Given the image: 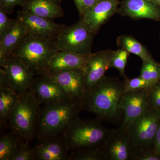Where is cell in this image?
Masks as SVG:
<instances>
[{"instance_id": "3", "label": "cell", "mask_w": 160, "mask_h": 160, "mask_svg": "<svg viewBox=\"0 0 160 160\" xmlns=\"http://www.w3.org/2000/svg\"><path fill=\"white\" fill-rule=\"evenodd\" d=\"M41 104L30 90L19 95L8 119L12 132L22 139L30 142L36 136Z\"/></svg>"}, {"instance_id": "33", "label": "cell", "mask_w": 160, "mask_h": 160, "mask_svg": "<svg viewBox=\"0 0 160 160\" xmlns=\"http://www.w3.org/2000/svg\"><path fill=\"white\" fill-rule=\"evenodd\" d=\"M79 13L82 17L86 10L93 6L98 0H73Z\"/></svg>"}, {"instance_id": "26", "label": "cell", "mask_w": 160, "mask_h": 160, "mask_svg": "<svg viewBox=\"0 0 160 160\" xmlns=\"http://www.w3.org/2000/svg\"><path fill=\"white\" fill-rule=\"evenodd\" d=\"M129 53L125 49H120L113 51L110 60V68H114L125 79L127 78L125 73V69Z\"/></svg>"}, {"instance_id": "30", "label": "cell", "mask_w": 160, "mask_h": 160, "mask_svg": "<svg viewBox=\"0 0 160 160\" xmlns=\"http://www.w3.org/2000/svg\"><path fill=\"white\" fill-rule=\"evenodd\" d=\"M149 105L160 112V81L148 90Z\"/></svg>"}, {"instance_id": "34", "label": "cell", "mask_w": 160, "mask_h": 160, "mask_svg": "<svg viewBox=\"0 0 160 160\" xmlns=\"http://www.w3.org/2000/svg\"><path fill=\"white\" fill-rule=\"evenodd\" d=\"M154 149L155 153L160 157V124L155 138Z\"/></svg>"}, {"instance_id": "25", "label": "cell", "mask_w": 160, "mask_h": 160, "mask_svg": "<svg viewBox=\"0 0 160 160\" xmlns=\"http://www.w3.org/2000/svg\"><path fill=\"white\" fill-rule=\"evenodd\" d=\"M68 160H106L102 147L72 151Z\"/></svg>"}, {"instance_id": "18", "label": "cell", "mask_w": 160, "mask_h": 160, "mask_svg": "<svg viewBox=\"0 0 160 160\" xmlns=\"http://www.w3.org/2000/svg\"><path fill=\"white\" fill-rule=\"evenodd\" d=\"M90 54L83 55L72 52L57 51L47 63L43 74L68 69L83 70Z\"/></svg>"}, {"instance_id": "32", "label": "cell", "mask_w": 160, "mask_h": 160, "mask_svg": "<svg viewBox=\"0 0 160 160\" xmlns=\"http://www.w3.org/2000/svg\"><path fill=\"white\" fill-rule=\"evenodd\" d=\"M24 0H0V8L7 14H10L13 12L16 6L22 4Z\"/></svg>"}, {"instance_id": "23", "label": "cell", "mask_w": 160, "mask_h": 160, "mask_svg": "<svg viewBox=\"0 0 160 160\" xmlns=\"http://www.w3.org/2000/svg\"><path fill=\"white\" fill-rule=\"evenodd\" d=\"M24 140L13 132L4 135L0 139V160H10Z\"/></svg>"}, {"instance_id": "29", "label": "cell", "mask_w": 160, "mask_h": 160, "mask_svg": "<svg viewBox=\"0 0 160 160\" xmlns=\"http://www.w3.org/2000/svg\"><path fill=\"white\" fill-rule=\"evenodd\" d=\"M7 13L0 8V39L12 28L16 20L10 18Z\"/></svg>"}, {"instance_id": "17", "label": "cell", "mask_w": 160, "mask_h": 160, "mask_svg": "<svg viewBox=\"0 0 160 160\" xmlns=\"http://www.w3.org/2000/svg\"><path fill=\"white\" fill-rule=\"evenodd\" d=\"M34 149L35 160H68L69 151L62 134L39 141Z\"/></svg>"}, {"instance_id": "35", "label": "cell", "mask_w": 160, "mask_h": 160, "mask_svg": "<svg viewBox=\"0 0 160 160\" xmlns=\"http://www.w3.org/2000/svg\"><path fill=\"white\" fill-rule=\"evenodd\" d=\"M160 7V0H148Z\"/></svg>"}, {"instance_id": "6", "label": "cell", "mask_w": 160, "mask_h": 160, "mask_svg": "<svg viewBox=\"0 0 160 160\" xmlns=\"http://www.w3.org/2000/svg\"><path fill=\"white\" fill-rule=\"evenodd\" d=\"M95 35L81 18L74 25L66 26L58 35L54 44L58 51L89 54Z\"/></svg>"}, {"instance_id": "1", "label": "cell", "mask_w": 160, "mask_h": 160, "mask_svg": "<svg viewBox=\"0 0 160 160\" xmlns=\"http://www.w3.org/2000/svg\"><path fill=\"white\" fill-rule=\"evenodd\" d=\"M125 93L124 82L117 78L105 76L86 92L83 109L102 121L117 123L120 120L122 122V100Z\"/></svg>"}, {"instance_id": "7", "label": "cell", "mask_w": 160, "mask_h": 160, "mask_svg": "<svg viewBox=\"0 0 160 160\" xmlns=\"http://www.w3.org/2000/svg\"><path fill=\"white\" fill-rule=\"evenodd\" d=\"M160 124V112L151 107L132 123L126 132L135 151L154 149L155 138Z\"/></svg>"}, {"instance_id": "10", "label": "cell", "mask_w": 160, "mask_h": 160, "mask_svg": "<svg viewBox=\"0 0 160 160\" xmlns=\"http://www.w3.org/2000/svg\"><path fill=\"white\" fill-rule=\"evenodd\" d=\"M148 90L126 92L122 100V120L119 129L127 131L130 125L150 108Z\"/></svg>"}, {"instance_id": "28", "label": "cell", "mask_w": 160, "mask_h": 160, "mask_svg": "<svg viewBox=\"0 0 160 160\" xmlns=\"http://www.w3.org/2000/svg\"><path fill=\"white\" fill-rule=\"evenodd\" d=\"M28 142L23 141L10 160H34V149L28 145Z\"/></svg>"}, {"instance_id": "8", "label": "cell", "mask_w": 160, "mask_h": 160, "mask_svg": "<svg viewBox=\"0 0 160 160\" xmlns=\"http://www.w3.org/2000/svg\"><path fill=\"white\" fill-rule=\"evenodd\" d=\"M0 66L13 90L20 94L29 90L35 74L22 60L9 54Z\"/></svg>"}, {"instance_id": "13", "label": "cell", "mask_w": 160, "mask_h": 160, "mask_svg": "<svg viewBox=\"0 0 160 160\" xmlns=\"http://www.w3.org/2000/svg\"><path fill=\"white\" fill-rule=\"evenodd\" d=\"M106 160H132L135 149L125 132L112 129L102 146Z\"/></svg>"}, {"instance_id": "27", "label": "cell", "mask_w": 160, "mask_h": 160, "mask_svg": "<svg viewBox=\"0 0 160 160\" xmlns=\"http://www.w3.org/2000/svg\"><path fill=\"white\" fill-rule=\"evenodd\" d=\"M124 82L125 93L143 89H149L153 86L140 76L131 79H126Z\"/></svg>"}, {"instance_id": "15", "label": "cell", "mask_w": 160, "mask_h": 160, "mask_svg": "<svg viewBox=\"0 0 160 160\" xmlns=\"http://www.w3.org/2000/svg\"><path fill=\"white\" fill-rule=\"evenodd\" d=\"M113 51L110 49L91 53L87 60L84 71L86 92L94 87L110 69V60Z\"/></svg>"}, {"instance_id": "14", "label": "cell", "mask_w": 160, "mask_h": 160, "mask_svg": "<svg viewBox=\"0 0 160 160\" xmlns=\"http://www.w3.org/2000/svg\"><path fill=\"white\" fill-rule=\"evenodd\" d=\"M120 0H98L81 17L92 32L97 34L101 27L118 13Z\"/></svg>"}, {"instance_id": "11", "label": "cell", "mask_w": 160, "mask_h": 160, "mask_svg": "<svg viewBox=\"0 0 160 160\" xmlns=\"http://www.w3.org/2000/svg\"><path fill=\"white\" fill-rule=\"evenodd\" d=\"M38 76L33 79L29 89L33 92L41 105L46 106L71 100L49 75Z\"/></svg>"}, {"instance_id": "19", "label": "cell", "mask_w": 160, "mask_h": 160, "mask_svg": "<svg viewBox=\"0 0 160 160\" xmlns=\"http://www.w3.org/2000/svg\"><path fill=\"white\" fill-rule=\"evenodd\" d=\"M60 4L58 0H24L21 7L28 13L53 20L64 15Z\"/></svg>"}, {"instance_id": "22", "label": "cell", "mask_w": 160, "mask_h": 160, "mask_svg": "<svg viewBox=\"0 0 160 160\" xmlns=\"http://www.w3.org/2000/svg\"><path fill=\"white\" fill-rule=\"evenodd\" d=\"M19 94L11 88L0 89V119L1 124H6L18 99Z\"/></svg>"}, {"instance_id": "24", "label": "cell", "mask_w": 160, "mask_h": 160, "mask_svg": "<svg viewBox=\"0 0 160 160\" xmlns=\"http://www.w3.org/2000/svg\"><path fill=\"white\" fill-rule=\"evenodd\" d=\"M140 76L154 86L160 81V64L154 61H143Z\"/></svg>"}, {"instance_id": "2", "label": "cell", "mask_w": 160, "mask_h": 160, "mask_svg": "<svg viewBox=\"0 0 160 160\" xmlns=\"http://www.w3.org/2000/svg\"><path fill=\"white\" fill-rule=\"evenodd\" d=\"M83 109L82 101L72 100L43 106L36 136L41 141L62 134Z\"/></svg>"}, {"instance_id": "21", "label": "cell", "mask_w": 160, "mask_h": 160, "mask_svg": "<svg viewBox=\"0 0 160 160\" xmlns=\"http://www.w3.org/2000/svg\"><path fill=\"white\" fill-rule=\"evenodd\" d=\"M117 44L120 48L127 50L129 53L138 56L143 61H154L146 47L130 36H120L117 39Z\"/></svg>"}, {"instance_id": "20", "label": "cell", "mask_w": 160, "mask_h": 160, "mask_svg": "<svg viewBox=\"0 0 160 160\" xmlns=\"http://www.w3.org/2000/svg\"><path fill=\"white\" fill-rule=\"evenodd\" d=\"M16 20L12 28L0 39V64L27 35L26 28L23 24L17 19Z\"/></svg>"}, {"instance_id": "31", "label": "cell", "mask_w": 160, "mask_h": 160, "mask_svg": "<svg viewBox=\"0 0 160 160\" xmlns=\"http://www.w3.org/2000/svg\"><path fill=\"white\" fill-rule=\"evenodd\" d=\"M132 160H160V157L155 153L153 148L142 149L134 152Z\"/></svg>"}, {"instance_id": "9", "label": "cell", "mask_w": 160, "mask_h": 160, "mask_svg": "<svg viewBox=\"0 0 160 160\" xmlns=\"http://www.w3.org/2000/svg\"><path fill=\"white\" fill-rule=\"evenodd\" d=\"M16 19L23 24L28 35L51 41H54L66 26L22 10L18 12Z\"/></svg>"}, {"instance_id": "12", "label": "cell", "mask_w": 160, "mask_h": 160, "mask_svg": "<svg viewBox=\"0 0 160 160\" xmlns=\"http://www.w3.org/2000/svg\"><path fill=\"white\" fill-rule=\"evenodd\" d=\"M45 74L55 81L70 99L83 102L86 93L83 70L68 69Z\"/></svg>"}, {"instance_id": "4", "label": "cell", "mask_w": 160, "mask_h": 160, "mask_svg": "<svg viewBox=\"0 0 160 160\" xmlns=\"http://www.w3.org/2000/svg\"><path fill=\"white\" fill-rule=\"evenodd\" d=\"M111 131L98 120L78 118L62 134L69 150L75 151L102 147Z\"/></svg>"}, {"instance_id": "36", "label": "cell", "mask_w": 160, "mask_h": 160, "mask_svg": "<svg viewBox=\"0 0 160 160\" xmlns=\"http://www.w3.org/2000/svg\"><path fill=\"white\" fill-rule=\"evenodd\" d=\"M58 2H59L60 3L62 2L63 1V0H58Z\"/></svg>"}, {"instance_id": "5", "label": "cell", "mask_w": 160, "mask_h": 160, "mask_svg": "<svg viewBox=\"0 0 160 160\" xmlns=\"http://www.w3.org/2000/svg\"><path fill=\"white\" fill-rule=\"evenodd\" d=\"M57 51L54 41L27 35L9 54L22 60L38 75L44 73L47 63Z\"/></svg>"}, {"instance_id": "16", "label": "cell", "mask_w": 160, "mask_h": 160, "mask_svg": "<svg viewBox=\"0 0 160 160\" xmlns=\"http://www.w3.org/2000/svg\"><path fill=\"white\" fill-rule=\"evenodd\" d=\"M118 13L133 20L148 19L160 22V7L148 0H123Z\"/></svg>"}]
</instances>
